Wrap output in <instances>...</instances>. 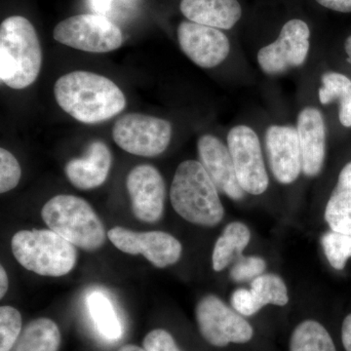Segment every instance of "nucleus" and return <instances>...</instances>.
Segmentation results:
<instances>
[{
	"label": "nucleus",
	"mask_w": 351,
	"mask_h": 351,
	"mask_svg": "<svg viewBox=\"0 0 351 351\" xmlns=\"http://www.w3.org/2000/svg\"><path fill=\"white\" fill-rule=\"evenodd\" d=\"M341 343L346 351H351V313L346 316L341 324Z\"/></svg>",
	"instance_id": "473e14b6"
},
{
	"label": "nucleus",
	"mask_w": 351,
	"mask_h": 351,
	"mask_svg": "<svg viewBox=\"0 0 351 351\" xmlns=\"http://www.w3.org/2000/svg\"><path fill=\"white\" fill-rule=\"evenodd\" d=\"M298 135L302 152V172L315 177L321 172L326 154V125L319 110L304 108L298 117Z\"/></svg>",
	"instance_id": "dca6fc26"
},
{
	"label": "nucleus",
	"mask_w": 351,
	"mask_h": 351,
	"mask_svg": "<svg viewBox=\"0 0 351 351\" xmlns=\"http://www.w3.org/2000/svg\"><path fill=\"white\" fill-rule=\"evenodd\" d=\"M112 0H91L92 6L96 11L106 12L110 9Z\"/></svg>",
	"instance_id": "f704fd0d"
},
{
	"label": "nucleus",
	"mask_w": 351,
	"mask_h": 351,
	"mask_svg": "<svg viewBox=\"0 0 351 351\" xmlns=\"http://www.w3.org/2000/svg\"><path fill=\"white\" fill-rule=\"evenodd\" d=\"M289 351H338L326 328L315 320H304L291 335Z\"/></svg>",
	"instance_id": "5701e85b"
},
{
	"label": "nucleus",
	"mask_w": 351,
	"mask_h": 351,
	"mask_svg": "<svg viewBox=\"0 0 351 351\" xmlns=\"http://www.w3.org/2000/svg\"><path fill=\"white\" fill-rule=\"evenodd\" d=\"M265 147L276 181L284 184L294 182L302 171L297 128L283 125L269 127L265 134Z\"/></svg>",
	"instance_id": "4468645a"
},
{
	"label": "nucleus",
	"mask_w": 351,
	"mask_h": 351,
	"mask_svg": "<svg viewBox=\"0 0 351 351\" xmlns=\"http://www.w3.org/2000/svg\"><path fill=\"white\" fill-rule=\"evenodd\" d=\"M61 332L54 321L38 318L27 325L16 343L14 351H58Z\"/></svg>",
	"instance_id": "412c9836"
},
{
	"label": "nucleus",
	"mask_w": 351,
	"mask_h": 351,
	"mask_svg": "<svg viewBox=\"0 0 351 351\" xmlns=\"http://www.w3.org/2000/svg\"><path fill=\"white\" fill-rule=\"evenodd\" d=\"M41 216L49 230L83 250L94 251L106 241L103 223L91 205L75 195H60L51 198Z\"/></svg>",
	"instance_id": "20e7f679"
},
{
	"label": "nucleus",
	"mask_w": 351,
	"mask_h": 351,
	"mask_svg": "<svg viewBox=\"0 0 351 351\" xmlns=\"http://www.w3.org/2000/svg\"><path fill=\"white\" fill-rule=\"evenodd\" d=\"M127 191L132 210L138 221L154 223L162 217L166 186L162 176L154 166H136L127 176Z\"/></svg>",
	"instance_id": "ddd939ff"
},
{
	"label": "nucleus",
	"mask_w": 351,
	"mask_h": 351,
	"mask_svg": "<svg viewBox=\"0 0 351 351\" xmlns=\"http://www.w3.org/2000/svg\"><path fill=\"white\" fill-rule=\"evenodd\" d=\"M119 351H147L145 348H138L137 346L127 345L122 346Z\"/></svg>",
	"instance_id": "c9c22d12"
},
{
	"label": "nucleus",
	"mask_w": 351,
	"mask_h": 351,
	"mask_svg": "<svg viewBox=\"0 0 351 351\" xmlns=\"http://www.w3.org/2000/svg\"><path fill=\"white\" fill-rule=\"evenodd\" d=\"M112 163V152L108 145L101 141H94L86 156L69 161L64 173L75 188L88 191L99 188L106 182Z\"/></svg>",
	"instance_id": "f3484780"
},
{
	"label": "nucleus",
	"mask_w": 351,
	"mask_h": 351,
	"mask_svg": "<svg viewBox=\"0 0 351 351\" xmlns=\"http://www.w3.org/2000/svg\"><path fill=\"white\" fill-rule=\"evenodd\" d=\"M345 49L346 55H348V62H350L351 64V36H350V38L346 39L345 44Z\"/></svg>",
	"instance_id": "e433bc0d"
},
{
	"label": "nucleus",
	"mask_w": 351,
	"mask_h": 351,
	"mask_svg": "<svg viewBox=\"0 0 351 351\" xmlns=\"http://www.w3.org/2000/svg\"><path fill=\"white\" fill-rule=\"evenodd\" d=\"M177 34L184 54L200 68L218 66L230 55L228 36L215 27L184 21L178 27Z\"/></svg>",
	"instance_id": "f8f14e48"
},
{
	"label": "nucleus",
	"mask_w": 351,
	"mask_h": 351,
	"mask_svg": "<svg viewBox=\"0 0 351 351\" xmlns=\"http://www.w3.org/2000/svg\"><path fill=\"white\" fill-rule=\"evenodd\" d=\"M88 307L95 325L105 338L117 339L122 336L121 323L112 302L103 293L94 292L88 298Z\"/></svg>",
	"instance_id": "b1692460"
},
{
	"label": "nucleus",
	"mask_w": 351,
	"mask_h": 351,
	"mask_svg": "<svg viewBox=\"0 0 351 351\" xmlns=\"http://www.w3.org/2000/svg\"><path fill=\"white\" fill-rule=\"evenodd\" d=\"M182 15L197 24L218 29H230L242 16L237 0H182Z\"/></svg>",
	"instance_id": "a211bd4d"
},
{
	"label": "nucleus",
	"mask_w": 351,
	"mask_h": 351,
	"mask_svg": "<svg viewBox=\"0 0 351 351\" xmlns=\"http://www.w3.org/2000/svg\"><path fill=\"white\" fill-rule=\"evenodd\" d=\"M318 97L322 105L339 103V119L345 127H351V80L341 73L330 71L321 78Z\"/></svg>",
	"instance_id": "4be33fe9"
},
{
	"label": "nucleus",
	"mask_w": 351,
	"mask_h": 351,
	"mask_svg": "<svg viewBox=\"0 0 351 351\" xmlns=\"http://www.w3.org/2000/svg\"><path fill=\"white\" fill-rule=\"evenodd\" d=\"M250 239L251 233L248 226L239 221L228 223L215 244L212 258L215 271H221L237 256H241Z\"/></svg>",
	"instance_id": "aec40b11"
},
{
	"label": "nucleus",
	"mask_w": 351,
	"mask_h": 351,
	"mask_svg": "<svg viewBox=\"0 0 351 351\" xmlns=\"http://www.w3.org/2000/svg\"><path fill=\"white\" fill-rule=\"evenodd\" d=\"M9 280L5 269L3 267H0V298L5 295L7 290H8Z\"/></svg>",
	"instance_id": "72a5a7b5"
},
{
	"label": "nucleus",
	"mask_w": 351,
	"mask_h": 351,
	"mask_svg": "<svg viewBox=\"0 0 351 351\" xmlns=\"http://www.w3.org/2000/svg\"><path fill=\"white\" fill-rule=\"evenodd\" d=\"M228 147L240 186L245 193L260 195L269 188V175L263 162L260 138L246 125L228 132Z\"/></svg>",
	"instance_id": "1a4fd4ad"
},
{
	"label": "nucleus",
	"mask_w": 351,
	"mask_h": 351,
	"mask_svg": "<svg viewBox=\"0 0 351 351\" xmlns=\"http://www.w3.org/2000/svg\"><path fill=\"white\" fill-rule=\"evenodd\" d=\"M251 292L258 308L267 304L284 306L288 304L287 287L280 277L276 274H262L251 283Z\"/></svg>",
	"instance_id": "393cba45"
},
{
	"label": "nucleus",
	"mask_w": 351,
	"mask_h": 351,
	"mask_svg": "<svg viewBox=\"0 0 351 351\" xmlns=\"http://www.w3.org/2000/svg\"><path fill=\"white\" fill-rule=\"evenodd\" d=\"M267 269V263L265 260L260 257H242L237 261L230 270V277L235 282H245L251 279L257 278L262 276L263 271Z\"/></svg>",
	"instance_id": "c85d7f7f"
},
{
	"label": "nucleus",
	"mask_w": 351,
	"mask_h": 351,
	"mask_svg": "<svg viewBox=\"0 0 351 351\" xmlns=\"http://www.w3.org/2000/svg\"><path fill=\"white\" fill-rule=\"evenodd\" d=\"M321 244L332 267L345 269L346 261L351 257V235L331 230L323 235Z\"/></svg>",
	"instance_id": "a878e982"
},
{
	"label": "nucleus",
	"mask_w": 351,
	"mask_h": 351,
	"mask_svg": "<svg viewBox=\"0 0 351 351\" xmlns=\"http://www.w3.org/2000/svg\"><path fill=\"white\" fill-rule=\"evenodd\" d=\"M58 105L85 124L112 119L126 107L123 92L106 76L85 71L66 73L54 85Z\"/></svg>",
	"instance_id": "f257e3e1"
},
{
	"label": "nucleus",
	"mask_w": 351,
	"mask_h": 351,
	"mask_svg": "<svg viewBox=\"0 0 351 351\" xmlns=\"http://www.w3.org/2000/svg\"><path fill=\"white\" fill-rule=\"evenodd\" d=\"M172 137V126L167 120L129 113L120 117L112 128L115 144L134 156L156 157L167 149Z\"/></svg>",
	"instance_id": "0eeeda50"
},
{
	"label": "nucleus",
	"mask_w": 351,
	"mask_h": 351,
	"mask_svg": "<svg viewBox=\"0 0 351 351\" xmlns=\"http://www.w3.org/2000/svg\"><path fill=\"white\" fill-rule=\"evenodd\" d=\"M11 248L22 267L43 276H66L77 258L75 245L51 230H21L11 240Z\"/></svg>",
	"instance_id": "39448f33"
},
{
	"label": "nucleus",
	"mask_w": 351,
	"mask_h": 351,
	"mask_svg": "<svg viewBox=\"0 0 351 351\" xmlns=\"http://www.w3.org/2000/svg\"><path fill=\"white\" fill-rule=\"evenodd\" d=\"M230 302L235 311L247 317L254 315L260 311L251 290H246V289H239L235 291L232 295Z\"/></svg>",
	"instance_id": "7c9ffc66"
},
{
	"label": "nucleus",
	"mask_w": 351,
	"mask_h": 351,
	"mask_svg": "<svg viewBox=\"0 0 351 351\" xmlns=\"http://www.w3.org/2000/svg\"><path fill=\"white\" fill-rule=\"evenodd\" d=\"M21 175L22 171L16 157L3 147L0 149V193H8L15 189Z\"/></svg>",
	"instance_id": "cd10ccee"
},
{
	"label": "nucleus",
	"mask_w": 351,
	"mask_h": 351,
	"mask_svg": "<svg viewBox=\"0 0 351 351\" xmlns=\"http://www.w3.org/2000/svg\"><path fill=\"white\" fill-rule=\"evenodd\" d=\"M195 314L200 334L210 345L225 348L230 343H248L253 338L250 323L217 295L203 298Z\"/></svg>",
	"instance_id": "6e6552de"
},
{
	"label": "nucleus",
	"mask_w": 351,
	"mask_h": 351,
	"mask_svg": "<svg viewBox=\"0 0 351 351\" xmlns=\"http://www.w3.org/2000/svg\"><path fill=\"white\" fill-rule=\"evenodd\" d=\"M170 200L175 211L195 225L215 226L225 216L218 189L200 161L186 160L178 166Z\"/></svg>",
	"instance_id": "7ed1b4c3"
},
{
	"label": "nucleus",
	"mask_w": 351,
	"mask_h": 351,
	"mask_svg": "<svg viewBox=\"0 0 351 351\" xmlns=\"http://www.w3.org/2000/svg\"><path fill=\"white\" fill-rule=\"evenodd\" d=\"M58 43L89 53H107L123 43L121 29L101 14H82L62 21L55 27Z\"/></svg>",
	"instance_id": "423d86ee"
},
{
	"label": "nucleus",
	"mask_w": 351,
	"mask_h": 351,
	"mask_svg": "<svg viewBox=\"0 0 351 351\" xmlns=\"http://www.w3.org/2000/svg\"><path fill=\"white\" fill-rule=\"evenodd\" d=\"M200 163L207 171L219 193L232 200H242L245 191L240 186L230 149L213 135L201 136L197 142Z\"/></svg>",
	"instance_id": "2eb2a0df"
},
{
	"label": "nucleus",
	"mask_w": 351,
	"mask_h": 351,
	"mask_svg": "<svg viewBox=\"0 0 351 351\" xmlns=\"http://www.w3.org/2000/svg\"><path fill=\"white\" fill-rule=\"evenodd\" d=\"M311 29L304 21L293 19L283 25L278 38L258 53V63L269 75H281L306 62L311 48Z\"/></svg>",
	"instance_id": "9d476101"
},
{
	"label": "nucleus",
	"mask_w": 351,
	"mask_h": 351,
	"mask_svg": "<svg viewBox=\"0 0 351 351\" xmlns=\"http://www.w3.org/2000/svg\"><path fill=\"white\" fill-rule=\"evenodd\" d=\"M108 237L119 250L130 255L142 254L158 269L174 265L181 258L182 244L167 232H137L117 226L108 230Z\"/></svg>",
	"instance_id": "9b49d317"
},
{
	"label": "nucleus",
	"mask_w": 351,
	"mask_h": 351,
	"mask_svg": "<svg viewBox=\"0 0 351 351\" xmlns=\"http://www.w3.org/2000/svg\"><path fill=\"white\" fill-rule=\"evenodd\" d=\"M43 66V50L34 25L23 16H11L0 25V80L12 89L36 82Z\"/></svg>",
	"instance_id": "f03ea898"
},
{
	"label": "nucleus",
	"mask_w": 351,
	"mask_h": 351,
	"mask_svg": "<svg viewBox=\"0 0 351 351\" xmlns=\"http://www.w3.org/2000/svg\"><path fill=\"white\" fill-rule=\"evenodd\" d=\"M325 219L332 232L351 235V162L339 173L325 209Z\"/></svg>",
	"instance_id": "6ab92c4d"
},
{
	"label": "nucleus",
	"mask_w": 351,
	"mask_h": 351,
	"mask_svg": "<svg viewBox=\"0 0 351 351\" xmlns=\"http://www.w3.org/2000/svg\"><path fill=\"white\" fill-rule=\"evenodd\" d=\"M316 2L337 12L350 13L351 0H315Z\"/></svg>",
	"instance_id": "2f4dec72"
},
{
	"label": "nucleus",
	"mask_w": 351,
	"mask_h": 351,
	"mask_svg": "<svg viewBox=\"0 0 351 351\" xmlns=\"http://www.w3.org/2000/svg\"><path fill=\"white\" fill-rule=\"evenodd\" d=\"M143 345L147 351H182L171 334L163 329L149 332Z\"/></svg>",
	"instance_id": "c756f323"
},
{
	"label": "nucleus",
	"mask_w": 351,
	"mask_h": 351,
	"mask_svg": "<svg viewBox=\"0 0 351 351\" xmlns=\"http://www.w3.org/2000/svg\"><path fill=\"white\" fill-rule=\"evenodd\" d=\"M22 331V317L17 309L3 306L0 308V351H11Z\"/></svg>",
	"instance_id": "bb28decb"
}]
</instances>
